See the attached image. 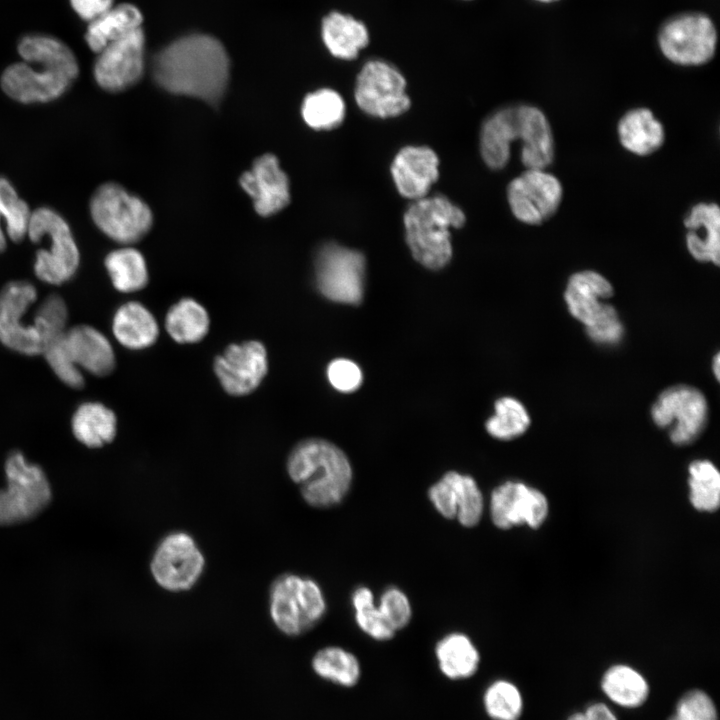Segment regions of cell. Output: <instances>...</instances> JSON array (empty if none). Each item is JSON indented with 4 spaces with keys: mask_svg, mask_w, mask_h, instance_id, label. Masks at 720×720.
Here are the masks:
<instances>
[{
    "mask_svg": "<svg viewBox=\"0 0 720 720\" xmlns=\"http://www.w3.org/2000/svg\"><path fill=\"white\" fill-rule=\"evenodd\" d=\"M230 62L222 43L205 34L181 37L159 51L152 73L163 89L217 105L227 89Z\"/></svg>",
    "mask_w": 720,
    "mask_h": 720,
    "instance_id": "cell-1",
    "label": "cell"
},
{
    "mask_svg": "<svg viewBox=\"0 0 720 720\" xmlns=\"http://www.w3.org/2000/svg\"><path fill=\"white\" fill-rule=\"evenodd\" d=\"M5 485L0 487V525L29 520L51 501L52 490L44 470L29 462L19 451L11 452L4 463Z\"/></svg>",
    "mask_w": 720,
    "mask_h": 720,
    "instance_id": "cell-8",
    "label": "cell"
},
{
    "mask_svg": "<svg viewBox=\"0 0 720 720\" xmlns=\"http://www.w3.org/2000/svg\"><path fill=\"white\" fill-rule=\"evenodd\" d=\"M563 196L559 179L546 169H526L507 187L511 212L520 222L539 225L558 210Z\"/></svg>",
    "mask_w": 720,
    "mask_h": 720,
    "instance_id": "cell-15",
    "label": "cell"
},
{
    "mask_svg": "<svg viewBox=\"0 0 720 720\" xmlns=\"http://www.w3.org/2000/svg\"><path fill=\"white\" fill-rule=\"evenodd\" d=\"M316 284L327 299L346 304L361 303L365 258L362 253L336 243L323 245L315 260Z\"/></svg>",
    "mask_w": 720,
    "mask_h": 720,
    "instance_id": "cell-11",
    "label": "cell"
},
{
    "mask_svg": "<svg viewBox=\"0 0 720 720\" xmlns=\"http://www.w3.org/2000/svg\"><path fill=\"white\" fill-rule=\"evenodd\" d=\"M588 336L599 344H616L623 336V326L615 308L593 325L586 327Z\"/></svg>",
    "mask_w": 720,
    "mask_h": 720,
    "instance_id": "cell-48",
    "label": "cell"
},
{
    "mask_svg": "<svg viewBox=\"0 0 720 720\" xmlns=\"http://www.w3.org/2000/svg\"><path fill=\"white\" fill-rule=\"evenodd\" d=\"M654 423L669 428L673 443L686 445L702 432L707 418V402L694 387L676 385L664 390L651 408Z\"/></svg>",
    "mask_w": 720,
    "mask_h": 720,
    "instance_id": "cell-13",
    "label": "cell"
},
{
    "mask_svg": "<svg viewBox=\"0 0 720 720\" xmlns=\"http://www.w3.org/2000/svg\"><path fill=\"white\" fill-rule=\"evenodd\" d=\"M600 687L614 704L625 709L642 706L650 694V686L641 672L626 664H615L602 675Z\"/></svg>",
    "mask_w": 720,
    "mask_h": 720,
    "instance_id": "cell-34",
    "label": "cell"
},
{
    "mask_svg": "<svg viewBox=\"0 0 720 720\" xmlns=\"http://www.w3.org/2000/svg\"><path fill=\"white\" fill-rule=\"evenodd\" d=\"M145 35L142 27L109 43L93 65L97 85L108 92H120L135 85L144 71Z\"/></svg>",
    "mask_w": 720,
    "mask_h": 720,
    "instance_id": "cell-16",
    "label": "cell"
},
{
    "mask_svg": "<svg viewBox=\"0 0 720 720\" xmlns=\"http://www.w3.org/2000/svg\"><path fill=\"white\" fill-rule=\"evenodd\" d=\"M68 309L58 294L45 297L35 311L33 324L38 329L43 348L50 340L63 335L67 330Z\"/></svg>",
    "mask_w": 720,
    "mask_h": 720,
    "instance_id": "cell-44",
    "label": "cell"
},
{
    "mask_svg": "<svg viewBox=\"0 0 720 720\" xmlns=\"http://www.w3.org/2000/svg\"><path fill=\"white\" fill-rule=\"evenodd\" d=\"M326 608L323 591L311 578L284 573L270 586V617L286 636L297 637L310 631L324 617Z\"/></svg>",
    "mask_w": 720,
    "mask_h": 720,
    "instance_id": "cell-6",
    "label": "cell"
},
{
    "mask_svg": "<svg viewBox=\"0 0 720 720\" xmlns=\"http://www.w3.org/2000/svg\"><path fill=\"white\" fill-rule=\"evenodd\" d=\"M36 300V287L25 280L10 281L0 290V342L27 356L39 355L43 350L38 329L25 320L29 307Z\"/></svg>",
    "mask_w": 720,
    "mask_h": 720,
    "instance_id": "cell-14",
    "label": "cell"
},
{
    "mask_svg": "<svg viewBox=\"0 0 720 720\" xmlns=\"http://www.w3.org/2000/svg\"><path fill=\"white\" fill-rule=\"evenodd\" d=\"M268 370L267 352L259 341L229 345L215 358L214 371L223 389L233 396L253 392Z\"/></svg>",
    "mask_w": 720,
    "mask_h": 720,
    "instance_id": "cell-17",
    "label": "cell"
},
{
    "mask_svg": "<svg viewBox=\"0 0 720 720\" xmlns=\"http://www.w3.org/2000/svg\"><path fill=\"white\" fill-rule=\"evenodd\" d=\"M667 720H718V712L708 693L691 689L679 698L674 713Z\"/></svg>",
    "mask_w": 720,
    "mask_h": 720,
    "instance_id": "cell-45",
    "label": "cell"
},
{
    "mask_svg": "<svg viewBox=\"0 0 720 720\" xmlns=\"http://www.w3.org/2000/svg\"><path fill=\"white\" fill-rule=\"evenodd\" d=\"M521 161L526 169H546L554 159V139L544 112L533 105L516 106Z\"/></svg>",
    "mask_w": 720,
    "mask_h": 720,
    "instance_id": "cell-23",
    "label": "cell"
},
{
    "mask_svg": "<svg viewBox=\"0 0 720 720\" xmlns=\"http://www.w3.org/2000/svg\"><path fill=\"white\" fill-rule=\"evenodd\" d=\"M490 514L494 525L500 529L522 524L536 528L547 517L548 501L543 493L532 487L507 481L493 490Z\"/></svg>",
    "mask_w": 720,
    "mask_h": 720,
    "instance_id": "cell-18",
    "label": "cell"
},
{
    "mask_svg": "<svg viewBox=\"0 0 720 720\" xmlns=\"http://www.w3.org/2000/svg\"><path fill=\"white\" fill-rule=\"evenodd\" d=\"M481 701L490 720H520L524 709L519 687L505 678L491 681L485 687Z\"/></svg>",
    "mask_w": 720,
    "mask_h": 720,
    "instance_id": "cell-38",
    "label": "cell"
},
{
    "mask_svg": "<svg viewBox=\"0 0 720 720\" xmlns=\"http://www.w3.org/2000/svg\"><path fill=\"white\" fill-rule=\"evenodd\" d=\"M205 568V557L195 539L184 531H173L157 544L150 561L155 582L169 592L193 588Z\"/></svg>",
    "mask_w": 720,
    "mask_h": 720,
    "instance_id": "cell-10",
    "label": "cell"
},
{
    "mask_svg": "<svg viewBox=\"0 0 720 720\" xmlns=\"http://www.w3.org/2000/svg\"><path fill=\"white\" fill-rule=\"evenodd\" d=\"M321 31L325 46L339 59H355L359 51L369 43L365 24L351 15L337 11L324 17Z\"/></svg>",
    "mask_w": 720,
    "mask_h": 720,
    "instance_id": "cell-30",
    "label": "cell"
},
{
    "mask_svg": "<svg viewBox=\"0 0 720 720\" xmlns=\"http://www.w3.org/2000/svg\"><path fill=\"white\" fill-rule=\"evenodd\" d=\"M439 159L425 146H406L395 156L391 173L398 192L408 199L427 196L439 176Z\"/></svg>",
    "mask_w": 720,
    "mask_h": 720,
    "instance_id": "cell-21",
    "label": "cell"
},
{
    "mask_svg": "<svg viewBox=\"0 0 720 720\" xmlns=\"http://www.w3.org/2000/svg\"><path fill=\"white\" fill-rule=\"evenodd\" d=\"M719 364H720L719 354H716V356L714 357V361H713V370H714L715 377L717 379H719V375H720V373H719L720 365Z\"/></svg>",
    "mask_w": 720,
    "mask_h": 720,
    "instance_id": "cell-51",
    "label": "cell"
},
{
    "mask_svg": "<svg viewBox=\"0 0 720 720\" xmlns=\"http://www.w3.org/2000/svg\"><path fill=\"white\" fill-rule=\"evenodd\" d=\"M74 437L86 447L100 448L111 443L117 432L115 413L95 401L81 403L71 418Z\"/></svg>",
    "mask_w": 720,
    "mask_h": 720,
    "instance_id": "cell-31",
    "label": "cell"
},
{
    "mask_svg": "<svg viewBox=\"0 0 720 720\" xmlns=\"http://www.w3.org/2000/svg\"><path fill=\"white\" fill-rule=\"evenodd\" d=\"M586 720H618L611 708L602 702H595L582 711Z\"/></svg>",
    "mask_w": 720,
    "mask_h": 720,
    "instance_id": "cell-50",
    "label": "cell"
},
{
    "mask_svg": "<svg viewBox=\"0 0 720 720\" xmlns=\"http://www.w3.org/2000/svg\"><path fill=\"white\" fill-rule=\"evenodd\" d=\"M27 237L33 243L49 239L48 249H39L35 254L33 269L39 280L60 285L74 277L80 251L68 222L59 212L48 206L31 211Z\"/></svg>",
    "mask_w": 720,
    "mask_h": 720,
    "instance_id": "cell-5",
    "label": "cell"
},
{
    "mask_svg": "<svg viewBox=\"0 0 720 720\" xmlns=\"http://www.w3.org/2000/svg\"><path fill=\"white\" fill-rule=\"evenodd\" d=\"M65 333L47 342L41 354L62 383L79 389L85 383L84 375L69 352Z\"/></svg>",
    "mask_w": 720,
    "mask_h": 720,
    "instance_id": "cell-43",
    "label": "cell"
},
{
    "mask_svg": "<svg viewBox=\"0 0 720 720\" xmlns=\"http://www.w3.org/2000/svg\"><path fill=\"white\" fill-rule=\"evenodd\" d=\"M89 213L102 233L121 244L139 241L152 225L148 205L114 182L97 187L90 197Z\"/></svg>",
    "mask_w": 720,
    "mask_h": 720,
    "instance_id": "cell-7",
    "label": "cell"
},
{
    "mask_svg": "<svg viewBox=\"0 0 720 720\" xmlns=\"http://www.w3.org/2000/svg\"><path fill=\"white\" fill-rule=\"evenodd\" d=\"M65 341L73 360L82 372L107 376L114 370L113 347L97 328L87 324L67 328Z\"/></svg>",
    "mask_w": 720,
    "mask_h": 720,
    "instance_id": "cell-24",
    "label": "cell"
},
{
    "mask_svg": "<svg viewBox=\"0 0 720 720\" xmlns=\"http://www.w3.org/2000/svg\"><path fill=\"white\" fill-rule=\"evenodd\" d=\"M612 294V285L600 273L580 271L569 278L564 297L570 313L589 327L613 307L604 302Z\"/></svg>",
    "mask_w": 720,
    "mask_h": 720,
    "instance_id": "cell-22",
    "label": "cell"
},
{
    "mask_svg": "<svg viewBox=\"0 0 720 720\" xmlns=\"http://www.w3.org/2000/svg\"><path fill=\"white\" fill-rule=\"evenodd\" d=\"M518 140V119L515 107H505L491 114L480 132V152L491 169H502L510 159L511 144Z\"/></svg>",
    "mask_w": 720,
    "mask_h": 720,
    "instance_id": "cell-27",
    "label": "cell"
},
{
    "mask_svg": "<svg viewBox=\"0 0 720 720\" xmlns=\"http://www.w3.org/2000/svg\"><path fill=\"white\" fill-rule=\"evenodd\" d=\"M240 185L253 200L258 214L268 216L282 210L290 201L289 181L272 154L257 158L240 177Z\"/></svg>",
    "mask_w": 720,
    "mask_h": 720,
    "instance_id": "cell-20",
    "label": "cell"
},
{
    "mask_svg": "<svg viewBox=\"0 0 720 720\" xmlns=\"http://www.w3.org/2000/svg\"><path fill=\"white\" fill-rule=\"evenodd\" d=\"M689 253L700 262H720V208L716 203L695 204L684 219Z\"/></svg>",
    "mask_w": 720,
    "mask_h": 720,
    "instance_id": "cell-25",
    "label": "cell"
},
{
    "mask_svg": "<svg viewBox=\"0 0 720 720\" xmlns=\"http://www.w3.org/2000/svg\"><path fill=\"white\" fill-rule=\"evenodd\" d=\"M440 674L453 682L473 678L481 664V655L472 639L462 632H451L441 637L434 647Z\"/></svg>",
    "mask_w": 720,
    "mask_h": 720,
    "instance_id": "cell-26",
    "label": "cell"
},
{
    "mask_svg": "<svg viewBox=\"0 0 720 720\" xmlns=\"http://www.w3.org/2000/svg\"><path fill=\"white\" fill-rule=\"evenodd\" d=\"M30 215L27 202L19 197L11 181L0 175V253L7 247V238L1 223H5L8 238L19 243L27 237Z\"/></svg>",
    "mask_w": 720,
    "mask_h": 720,
    "instance_id": "cell-37",
    "label": "cell"
},
{
    "mask_svg": "<svg viewBox=\"0 0 720 720\" xmlns=\"http://www.w3.org/2000/svg\"><path fill=\"white\" fill-rule=\"evenodd\" d=\"M406 81L398 69L383 60H370L360 70L355 100L365 113L379 118L395 117L410 106Z\"/></svg>",
    "mask_w": 720,
    "mask_h": 720,
    "instance_id": "cell-12",
    "label": "cell"
},
{
    "mask_svg": "<svg viewBox=\"0 0 720 720\" xmlns=\"http://www.w3.org/2000/svg\"><path fill=\"white\" fill-rule=\"evenodd\" d=\"M301 112L304 121L311 128L329 130L342 123L345 103L336 91L324 88L305 97Z\"/></svg>",
    "mask_w": 720,
    "mask_h": 720,
    "instance_id": "cell-39",
    "label": "cell"
},
{
    "mask_svg": "<svg viewBox=\"0 0 720 720\" xmlns=\"http://www.w3.org/2000/svg\"><path fill=\"white\" fill-rule=\"evenodd\" d=\"M690 501L700 511H714L720 503V474L713 463L697 460L689 466Z\"/></svg>",
    "mask_w": 720,
    "mask_h": 720,
    "instance_id": "cell-40",
    "label": "cell"
},
{
    "mask_svg": "<svg viewBox=\"0 0 720 720\" xmlns=\"http://www.w3.org/2000/svg\"><path fill=\"white\" fill-rule=\"evenodd\" d=\"M378 608L387 624L396 633L405 628L412 617L407 595L396 587H389L381 594Z\"/></svg>",
    "mask_w": 720,
    "mask_h": 720,
    "instance_id": "cell-46",
    "label": "cell"
},
{
    "mask_svg": "<svg viewBox=\"0 0 720 720\" xmlns=\"http://www.w3.org/2000/svg\"><path fill=\"white\" fill-rule=\"evenodd\" d=\"M403 220L415 260L429 269L444 267L452 257L450 228L465 223L464 212L445 196H426L408 207Z\"/></svg>",
    "mask_w": 720,
    "mask_h": 720,
    "instance_id": "cell-4",
    "label": "cell"
},
{
    "mask_svg": "<svg viewBox=\"0 0 720 720\" xmlns=\"http://www.w3.org/2000/svg\"><path fill=\"white\" fill-rule=\"evenodd\" d=\"M530 424V417L521 402L512 397H503L495 402V414L485 426L494 438L510 440L523 434Z\"/></svg>",
    "mask_w": 720,
    "mask_h": 720,
    "instance_id": "cell-41",
    "label": "cell"
},
{
    "mask_svg": "<svg viewBox=\"0 0 720 720\" xmlns=\"http://www.w3.org/2000/svg\"><path fill=\"white\" fill-rule=\"evenodd\" d=\"M330 384L341 392H352L362 383V372L359 366L348 359H335L327 367Z\"/></svg>",
    "mask_w": 720,
    "mask_h": 720,
    "instance_id": "cell-47",
    "label": "cell"
},
{
    "mask_svg": "<svg viewBox=\"0 0 720 720\" xmlns=\"http://www.w3.org/2000/svg\"><path fill=\"white\" fill-rule=\"evenodd\" d=\"M311 668L323 681L344 689L356 687L362 678V665L358 657L336 645L317 650L311 659Z\"/></svg>",
    "mask_w": 720,
    "mask_h": 720,
    "instance_id": "cell-33",
    "label": "cell"
},
{
    "mask_svg": "<svg viewBox=\"0 0 720 720\" xmlns=\"http://www.w3.org/2000/svg\"><path fill=\"white\" fill-rule=\"evenodd\" d=\"M20 62L7 66L0 77L3 92L21 104H43L63 96L79 75L71 48L47 34H28L18 43Z\"/></svg>",
    "mask_w": 720,
    "mask_h": 720,
    "instance_id": "cell-2",
    "label": "cell"
},
{
    "mask_svg": "<svg viewBox=\"0 0 720 720\" xmlns=\"http://www.w3.org/2000/svg\"><path fill=\"white\" fill-rule=\"evenodd\" d=\"M209 316L206 309L192 298H183L167 312L165 328L178 343L201 341L209 330Z\"/></svg>",
    "mask_w": 720,
    "mask_h": 720,
    "instance_id": "cell-35",
    "label": "cell"
},
{
    "mask_svg": "<svg viewBox=\"0 0 720 720\" xmlns=\"http://www.w3.org/2000/svg\"><path fill=\"white\" fill-rule=\"evenodd\" d=\"M69 2L74 12L88 23L114 6V0H69Z\"/></svg>",
    "mask_w": 720,
    "mask_h": 720,
    "instance_id": "cell-49",
    "label": "cell"
},
{
    "mask_svg": "<svg viewBox=\"0 0 720 720\" xmlns=\"http://www.w3.org/2000/svg\"><path fill=\"white\" fill-rule=\"evenodd\" d=\"M352 605L355 610V621L362 632L376 641H388L396 632L387 624L378 606L374 604V596L368 587H358L352 594Z\"/></svg>",
    "mask_w": 720,
    "mask_h": 720,
    "instance_id": "cell-42",
    "label": "cell"
},
{
    "mask_svg": "<svg viewBox=\"0 0 720 720\" xmlns=\"http://www.w3.org/2000/svg\"><path fill=\"white\" fill-rule=\"evenodd\" d=\"M658 43L663 55L675 64L703 65L715 54L717 31L707 15L699 12L681 13L662 25Z\"/></svg>",
    "mask_w": 720,
    "mask_h": 720,
    "instance_id": "cell-9",
    "label": "cell"
},
{
    "mask_svg": "<svg viewBox=\"0 0 720 720\" xmlns=\"http://www.w3.org/2000/svg\"><path fill=\"white\" fill-rule=\"evenodd\" d=\"M617 133L621 145L638 156L656 152L665 140L662 123L645 107L627 111L617 124Z\"/></svg>",
    "mask_w": 720,
    "mask_h": 720,
    "instance_id": "cell-28",
    "label": "cell"
},
{
    "mask_svg": "<svg viewBox=\"0 0 720 720\" xmlns=\"http://www.w3.org/2000/svg\"><path fill=\"white\" fill-rule=\"evenodd\" d=\"M428 497L443 517L456 518L464 527L477 525L482 517L483 495L470 475L447 472L429 488Z\"/></svg>",
    "mask_w": 720,
    "mask_h": 720,
    "instance_id": "cell-19",
    "label": "cell"
},
{
    "mask_svg": "<svg viewBox=\"0 0 720 720\" xmlns=\"http://www.w3.org/2000/svg\"><path fill=\"white\" fill-rule=\"evenodd\" d=\"M567 720H586L583 712H575L571 714Z\"/></svg>",
    "mask_w": 720,
    "mask_h": 720,
    "instance_id": "cell-52",
    "label": "cell"
},
{
    "mask_svg": "<svg viewBox=\"0 0 720 720\" xmlns=\"http://www.w3.org/2000/svg\"><path fill=\"white\" fill-rule=\"evenodd\" d=\"M287 472L298 485L304 501L315 508L339 504L347 495L353 478L345 453L320 438L305 439L291 450Z\"/></svg>",
    "mask_w": 720,
    "mask_h": 720,
    "instance_id": "cell-3",
    "label": "cell"
},
{
    "mask_svg": "<svg viewBox=\"0 0 720 720\" xmlns=\"http://www.w3.org/2000/svg\"><path fill=\"white\" fill-rule=\"evenodd\" d=\"M142 21V14L136 6L129 3L112 6L88 23L85 41L97 54L109 43L141 28Z\"/></svg>",
    "mask_w": 720,
    "mask_h": 720,
    "instance_id": "cell-32",
    "label": "cell"
},
{
    "mask_svg": "<svg viewBox=\"0 0 720 720\" xmlns=\"http://www.w3.org/2000/svg\"><path fill=\"white\" fill-rule=\"evenodd\" d=\"M112 332L122 346L139 350L155 343L159 329L156 319L145 306L130 301L116 310L112 320Z\"/></svg>",
    "mask_w": 720,
    "mask_h": 720,
    "instance_id": "cell-29",
    "label": "cell"
},
{
    "mask_svg": "<svg viewBox=\"0 0 720 720\" xmlns=\"http://www.w3.org/2000/svg\"><path fill=\"white\" fill-rule=\"evenodd\" d=\"M104 265L113 286L120 292L139 291L148 282L144 257L134 248L124 247L111 251L106 255Z\"/></svg>",
    "mask_w": 720,
    "mask_h": 720,
    "instance_id": "cell-36",
    "label": "cell"
},
{
    "mask_svg": "<svg viewBox=\"0 0 720 720\" xmlns=\"http://www.w3.org/2000/svg\"><path fill=\"white\" fill-rule=\"evenodd\" d=\"M536 1L549 3V2H554V1H558V0H536Z\"/></svg>",
    "mask_w": 720,
    "mask_h": 720,
    "instance_id": "cell-53",
    "label": "cell"
}]
</instances>
